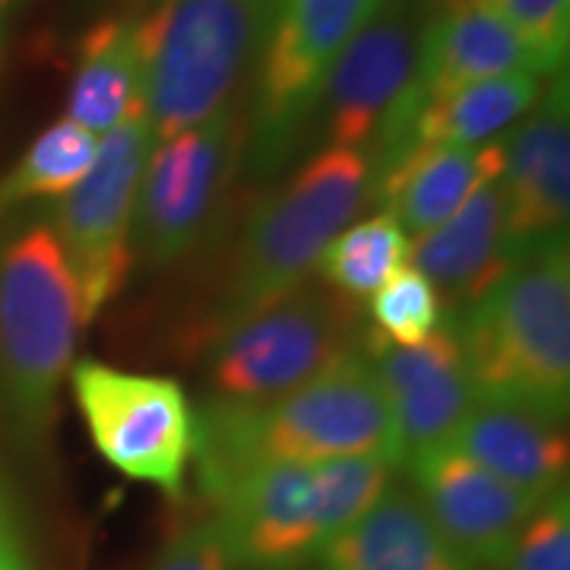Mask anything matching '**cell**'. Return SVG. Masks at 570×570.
<instances>
[{
	"instance_id": "3957f363",
	"label": "cell",
	"mask_w": 570,
	"mask_h": 570,
	"mask_svg": "<svg viewBox=\"0 0 570 570\" xmlns=\"http://www.w3.org/2000/svg\"><path fill=\"white\" fill-rule=\"evenodd\" d=\"M82 324L55 228H22L0 247V400L22 444L41 441L55 422Z\"/></svg>"
},
{
	"instance_id": "8fae6325",
	"label": "cell",
	"mask_w": 570,
	"mask_h": 570,
	"mask_svg": "<svg viewBox=\"0 0 570 570\" xmlns=\"http://www.w3.org/2000/svg\"><path fill=\"white\" fill-rule=\"evenodd\" d=\"M428 0H381L330 67L321 92L330 146L367 149L419 67Z\"/></svg>"
},
{
	"instance_id": "5b68a950",
	"label": "cell",
	"mask_w": 570,
	"mask_h": 570,
	"mask_svg": "<svg viewBox=\"0 0 570 570\" xmlns=\"http://www.w3.org/2000/svg\"><path fill=\"white\" fill-rule=\"evenodd\" d=\"M137 39L140 105L156 140L223 111L261 51L250 0H153Z\"/></svg>"
},
{
	"instance_id": "ffe728a7",
	"label": "cell",
	"mask_w": 570,
	"mask_h": 570,
	"mask_svg": "<svg viewBox=\"0 0 570 570\" xmlns=\"http://www.w3.org/2000/svg\"><path fill=\"white\" fill-rule=\"evenodd\" d=\"M450 444L472 463L535 498L568 489L570 453L564 425L530 409L475 400Z\"/></svg>"
},
{
	"instance_id": "2e32d148",
	"label": "cell",
	"mask_w": 570,
	"mask_h": 570,
	"mask_svg": "<svg viewBox=\"0 0 570 570\" xmlns=\"http://www.w3.org/2000/svg\"><path fill=\"white\" fill-rule=\"evenodd\" d=\"M504 73L549 77L539 55L485 0H428L419 67L396 108H415L431 96Z\"/></svg>"
},
{
	"instance_id": "9a60e30c",
	"label": "cell",
	"mask_w": 570,
	"mask_h": 570,
	"mask_svg": "<svg viewBox=\"0 0 570 570\" xmlns=\"http://www.w3.org/2000/svg\"><path fill=\"white\" fill-rule=\"evenodd\" d=\"M504 206L517 257L568 238L570 216V121L568 77H551L520 127L504 140Z\"/></svg>"
},
{
	"instance_id": "d4e9b609",
	"label": "cell",
	"mask_w": 570,
	"mask_h": 570,
	"mask_svg": "<svg viewBox=\"0 0 570 570\" xmlns=\"http://www.w3.org/2000/svg\"><path fill=\"white\" fill-rule=\"evenodd\" d=\"M371 330L377 340L396 346H415L444 324V305L438 288L415 266H403L371 295Z\"/></svg>"
},
{
	"instance_id": "4dcf8cb0",
	"label": "cell",
	"mask_w": 570,
	"mask_h": 570,
	"mask_svg": "<svg viewBox=\"0 0 570 570\" xmlns=\"http://www.w3.org/2000/svg\"><path fill=\"white\" fill-rule=\"evenodd\" d=\"M0 48H3V20H0Z\"/></svg>"
},
{
	"instance_id": "7402d4cb",
	"label": "cell",
	"mask_w": 570,
	"mask_h": 570,
	"mask_svg": "<svg viewBox=\"0 0 570 570\" xmlns=\"http://www.w3.org/2000/svg\"><path fill=\"white\" fill-rule=\"evenodd\" d=\"M96 149H99L96 134L82 130L80 124L63 118L45 127L39 137L29 142L20 163L0 178V216L26 200H45V197L61 200L89 171Z\"/></svg>"
},
{
	"instance_id": "ac0fdd59",
	"label": "cell",
	"mask_w": 570,
	"mask_h": 570,
	"mask_svg": "<svg viewBox=\"0 0 570 570\" xmlns=\"http://www.w3.org/2000/svg\"><path fill=\"white\" fill-rule=\"evenodd\" d=\"M504 140L482 146H422L406 153L374 187V200H384L387 213L406 235H428L460 213L472 194L501 178Z\"/></svg>"
},
{
	"instance_id": "7c38bea8",
	"label": "cell",
	"mask_w": 570,
	"mask_h": 570,
	"mask_svg": "<svg viewBox=\"0 0 570 570\" xmlns=\"http://www.w3.org/2000/svg\"><path fill=\"white\" fill-rule=\"evenodd\" d=\"M209 520L238 570H302L324 549L314 463H264L213 501Z\"/></svg>"
},
{
	"instance_id": "52a82bcc",
	"label": "cell",
	"mask_w": 570,
	"mask_h": 570,
	"mask_svg": "<svg viewBox=\"0 0 570 570\" xmlns=\"http://www.w3.org/2000/svg\"><path fill=\"white\" fill-rule=\"evenodd\" d=\"M156 130L137 111L105 134L96 159L55 209V235L80 292L82 317L92 321L130 269V225L142 168L156 149Z\"/></svg>"
},
{
	"instance_id": "6da1fadb",
	"label": "cell",
	"mask_w": 570,
	"mask_h": 570,
	"mask_svg": "<svg viewBox=\"0 0 570 570\" xmlns=\"http://www.w3.org/2000/svg\"><path fill=\"white\" fill-rule=\"evenodd\" d=\"M365 453H381L403 469L387 393L365 346L348 348L317 377L276 400H213L197 412L194 460L209 501L264 463H321Z\"/></svg>"
},
{
	"instance_id": "f1b7e54d",
	"label": "cell",
	"mask_w": 570,
	"mask_h": 570,
	"mask_svg": "<svg viewBox=\"0 0 570 570\" xmlns=\"http://www.w3.org/2000/svg\"><path fill=\"white\" fill-rule=\"evenodd\" d=\"M0 570H32L26 561L20 532H17L13 513L7 508L3 494H0Z\"/></svg>"
},
{
	"instance_id": "484cf974",
	"label": "cell",
	"mask_w": 570,
	"mask_h": 570,
	"mask_svg": "<svg viewBox=\"0 0 570 570\" xmlns=\"http://www.w3.org/2000/svg\"><path fill=\"white\" fill-rule=\"evenodd\" d=\"M498 570H570V501L568 489L542 498L513 535Z\"/></svg>"
},
{
	"instance_id": "d6986e66",
	"label": "cell",
	"mask_w": 570,
	"mask_h": 570,
	"mask_svg": "<svg viewBox=\"0 0 570 570\" xmlns=\"http://www.w3.org/2000/svg\"><path fill=\"white\" fill-rule=\"evenodd\" d=\"M317 570H479L431 523L412 489L384 498L317 551Z\"/></svg>"
},
{
	"instance_id": "ba28073f",
	"label": "cell",
	"mask_w": 570,
	"mask_h": 570,
	"mask_svg": "<svg viewBox=\"0 0 570 570\" xmlns=\"http://www.w3.org/2000/svg\"><path fill=\"white\" fill-rule=\"evenodd\" d=\"M381 0H285L257 55L250 111V159L279 168L321 102L326 73Z\"/></svg>"
},
{
	"instance_id": "f546056e",
	"label": "cell",
	"mask_w": 570,
	"mask_h": 570,
	"mask_svg": "<svg viewBox=\"0 0 570 570\" xmlns=\"http://www.w3.org/2000/svg\"><path fill=\"white\" fill-rule=\"evenodd\" d=\"M285 0H250V10H254V22H257V45L264 48L266 36L273 32V26L283 13ZM261 55V51H257Z\"/></svg>"
},
{
	"instance_id": "5bb4252c",
	"label": "cell",
	"mask_w": 570,
	"mask_h": 570,
	"mask_svg": "<svg viewBox=\"0 0 570 570\" xmlns=\"http://www.w3.org/2000/svg\"><path fill=\"white\" fill-rule=\"evenodd\" d=\"M362 346L387 393L403 466L422 450L450 444L469 409L475 406V390L460 336L448 317L415 346L384 343L374 333H365Z\"/></svg>"
},
{
	"instance_id": "7a4b0ae2",
	"label": "cell",
	"mask_w": 570,
	"mask_h": 570,
	"mask_svg": "<svg viewBox=\"0 0 570 570\" xmlns=\"http://www.w3.org/2000/svg\"><path fill=\"white\" fill-rule=\"evenodd\" d=\"M460 336L475 400L568 419L570 261L568 238L517 257L472 305L444 314Z\"/></svg>"
},
{
	"instance_id": "cb8c5ba5",
	"label": "cell",
	"mask_w": 570,
	"mask_h": 570,
	"mask_svg": "<svg viewBox=\"0 0 570 570\" xmlns=\"http://www.w3.org/2000/svg\"><path fill=\"white\" fill-rule=\"evenodd\" d=\"M396 469L381 453L365 456H333L314 463V482H317V504H321V523H324L326 542L352 527L358 517L374 508L384 491L393 485ZM324 542V546H326Z\"/></svg>"
},
{
	"instance_id": "1f68e13d",
	"label": "cell",
	"mask_w": 570,
	"mask_h": 570,
	"mask_svg": "<svg viewBox=\"0 0 570 570\" xmlns=\"http://www.w3.org/2000/svg\"><path fill=\"white\" fill-rule=\"evenodd\" d=\"M7 3H13V0H0V10H3V7H7Z\"/></svg>"
},
{
	"instance_id": "4316f807",
	"label": "cell",
	"mask_w": 570,
	"mask_h": 570,
	"mask_svg": "<svg viewBox=\"0 0 570 570\" xmlns=\"http://www.w3.org/2000/svg\"><path fill=\"white\" fill-rule=\"evenodd\" d=\"M530 41L549 77H561L568 63L570 0H485Z\"/></svg>"
},
{
	"instance_id": "44dd1931",
	"label": "cell",
	"mask_w": 570,
	"mask_h": 570,
	"mask_svg": "<svg viewBox=\"0 0 570 570\" xmlns=\"http://www.w3.org/2000/svg\"><path fill=\"white\" fill-rule=\"evenodd\" d=\"M140 39L137 17H108L80 41V63L67 89V121L89 134H108L140 105Z\"/></svg>"
},
{
	"instance_id": "277c9868",
	"label": "cell",
	"mask_w": 570,
	"mask_h": 570,
	"mask_svg": "<svg viewBox=\"0 0 570 570\" xmlns=\"http://www.w3.org/2000/svg\"><path fill=\"white\" fill-rule=\"evenodd\" d=\"M367 204H374V178L365 149L326 146L311 156L254 209L219 307V330L305 285L326 247Z\"/></svg>"
},
{
	"instance_id": "d6a6232c",
	"label": "cell",
	"mask_w": 570,
	"mask_h": 570,
	"mask_svg": "<svg viewBox=\"0 0 570 570\" xmlns=\"http://www.w3.org/2000/svg\"><path fill=\"white\" fill-rule=\"evenodd\" d=\"M149 3H153V0H149Z\"/></svg>"
},
{
	"instance_id": "8992f818",
	"label": "cell",
	"mask_w": 570,
	"mask_h": 570,
	"mask_svg": "<svg viewBox=\"0 0 570 570\" xmlns=\"http://www.w3.org/2000/svg\"><path fill=\"white\" fill-rule=\"evenodd\" d=\"M362 336L348 298L333 288L298 285L273 305L219 330L209 352L213 393L228 403L276 400L317 377L358 346Z\"/></svg>"
},
{
	"instance_id": "30bf717a",
	"label": "cell",
	"mask_w": 570,
	"mask_h": 570,
	"mask_svg": "<svg viewBox=\"0 0 570 570\" xmlns=\"http://www.w3.org/2000/svg\"><path fill=\"white\" fill-rule=\"evenodd\" d=\"M238 137V111L225 105L209 121L156 142L130 225V250L142 264H175L197 245L228 184Z\"/></svg>"
},
{
	"instance_id": "e0dca14e",
	"label": "cell",
	"mask_w": 570,
	"mask_h": 570,
	"mask_svg": "<svg viewBox=\"0 0 570 570\" xmlns=\"http://www.w3.org/2000/svg\"><path fill=\"white\" fill-rule=\"evenodd\" d=\"M409 261L438 288L448 314L485 295L517 261L501 178L472 194L448 223L422 235L409 250Z\"/></svg>"
},
{
	"instance_id": "4fadbf2b",
	"label": "cell",
	"mask_w": 570,
	"mask_h": 570,
	"mask_svg": "<svg viewBox=\"0 0 570 570\" xmlns=\"http://www.w3.org/2000/svg\"><path fill=\"white\" fill-rule=\"evenodd\" d=\"M406 466L409 489L431 523L475 568H494L542 501L472 463L453 444L422 450L409 456Z\"/></svg>"
},
{
	"instance_id": "9c48e42d",
	"label": "cell",
	"mask_w": 570,
	"mask_h": 570,
	"mask_svg": "<svg viewBox=\"0 0 570 570\" xmlns=\"http://www.w3.org/2000/svg\"><path fill=\"white\" fill-rule=\"evenodd\" d=\"M70 384L105 463L168 498H181L197 431V412L184 390L168 377L130 374L102 362H77Z\"/></svg>"
},
{
	"instance_id": "603a6c76",
	"label": "cell",
	"mask_w": 570,
	"mask_h": 570,
	"mask_svg": "<svg viewBox=\"0 0 570 570\" xmlns=\"http://www.w3.org/2000/svg\"><path fill=\"white\" fill-rule=\"evenodd\" d=\"M409 235L390 213H377L365 223L348 225L321 257L326 285L348 302L371 298L393 273L409 264Z\"/></svg>"
},
{
	"instance_id": "83f0119b",
	"label": "cell",
	"mask_w": 570,
	"mask_h": 570,
	"mask_svg": "<svg viewBox=\"0 0 570 570\" xmlns=\"http://www.w3.org/2000/svg\"><path fill=\"white\" fill-rule=\"evenodd\" d=\"M153 570H238L225 554L213 523H194L175 532L165 549L156 554Z\"/></svg>"
}]
</instances>
